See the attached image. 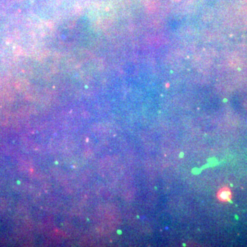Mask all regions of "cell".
<instances>
[{"instance_id": "6da1fadb", "label": "cell", "mask_w": 247, "mask_h": 247, "mask_svg": "<svg viewBox=\"0 0 247 247\" xmlns=\"http://www.w3.org/2000/svg\"><path fill=\"white\" fill-rule=\"evenodd\" d=\"M231 198V193L229 190H222L219 194V199L222 201H228Z\"/></svg>"}]
</instances>
